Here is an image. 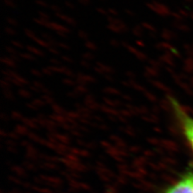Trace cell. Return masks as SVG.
<instances>
[{
	"instance_id": "obj_1",
	"label": "cell",
	"mask_w": 193,
	"mask_h": 193,
	"mask_svg": "<svg viewBox=\"0 0 193 193\" xmlns=\"http://www.w3.org/2000/svg\"><path fill=\"white\" fill-rule=\"evenodd\" d=\"M168 105L182 137L193 152V116L185 110L178 99L173 97H168Z\"/></svg>"
},
{
	"instance_id": "obj_2",
	"label": "cell",
	"mask_w": 193,
	"mask_h": 193,
	"mask_svg": "<svg viewBox=\"0 0 193 193\" xmlns=\"http://www.w3.org/2000/svg\"><path fill=\"white\" fill-rule=\"evenodd\" d=\"M160 193H193V169L185 170Z\"/></svg>"
}]
</instances>
